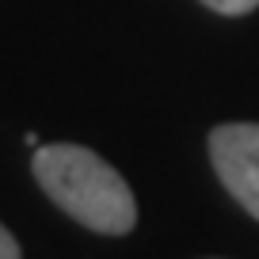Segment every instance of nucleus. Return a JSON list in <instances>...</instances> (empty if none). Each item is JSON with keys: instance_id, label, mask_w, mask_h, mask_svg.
Segmentation results:
<instances>
[{"instance_id": "obj_4", "label": "nucleus", "mask_w": 259, "mask_h": 259, "mask_svg": "<svg viewBox=\"0 0 259 259\" xmlns=\"http://www.w3.org/2000/svg\"><path fill=\"white\" fill-rule=\"evenodd\" d=\"M0 259H23V251H19V240L8 233V229L0 225Z\"/></svg>"}, {"instance_id": "obj_5", "label": "nucleus", "mask_w": 259, "mask_h": 259, "mask_svg": "<svg viewBox=\"0 0 259 259\" xmlns=\"http://www.w3.org/2000/svg\"><path fill=\"white\" fill-rule=\"evenodd\" d=\"M206 259H218V255H206Z\"/></svg>"}, {"instance_id": "obj_1", "label": "nucleus", "mask_w": 259, "mask_h": 259, "mask_svg": "<svg viewBox=\"0 0 259 259\" xmlns=\"http://www.w3.org/2000/svg\"><path fill=\"white\" fill-rule=\"evenodd\" d=\"M31 168L46 198L76 225L103 236H126L138 225V202L130 183L118 176V168L103 160L88 145H38L31 156Z\"/></svg>"}, {"instance_id": "obj_3", "label": "nucleus", "mask_w": 259, "mask_h": 259, "mask_svg": "<svg viewBox=\"0 0 259 259\" xmlns=\"http://www.w3.org/2000/svg\"><path fill=\"white\" fill-rule=\"evenodd\" d=\"M202 4L218 16H248L259 8V0H202Z\"/></svg>"}, {"instance_id": "obj_2", "label": "nucleus", "mask_w": 259, "mask_h": 259, "mask_svg": "<svg viewBox=\"0 0 259 259\" xmlns=\"http://www.w3.org/2000/svg\"><path fill=\"white\" fill-rule=\"evenodd\" d=\"M206 149L221 187L259 221V122H221L210 130Z\"/></svg>"}]
</instances>
